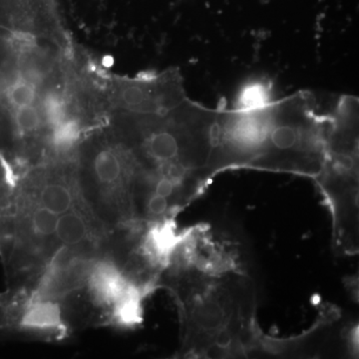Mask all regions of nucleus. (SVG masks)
Instances as JSON below:
<instances>
[{"instance_id": "f03ea898", "label": "nucleus", "mask_w": 359, "mask_h": 359, "mask_svg": "<svg viewBox=\"0 0 359 359\" xmlns=\"http://www.w3.org/2000/svg\"><path fill=\"white\" fill-rule=\"evenodd\" d=\"M73 159L82 202L106 231L141 222L134 157L107 120L84 137Z\"/></svg>"}, {"instance_id": "7ed1b4c3", "label": "nucleus", "mask_w": 359, "mask_h": 359, "mask_svg": "<svg viewBox=\"0 0 359 359\" xmlns=\"http://www.w3.org/2000/svg\"><path fill=\"white\" fill-rule=\"evenodd\" d=\"M327 127V114L318 112L311 92L273 100L263 144L250 169L316 178L325 157Z\"/></svg>"}, {"instance_id": "39448f33", "label": "nucleus", "mask_w": 359, "mask_h": 359, "mask_svg": "<svg viewBox=\"0 0 359 359\" xmlns=\"http://www.w3.org/2000/svg\"><path fill=\"white\" fill-rule=\"evenodd\" d=\"M66 332L65 318L60 302L28 295L20 321L18 332L61 334Z\"/></svg>"}, {"instance_id": "20e7f679", "label": "nucleus", "mask_w": 359, "mask_h": 359, "mask_svg": "<svg viewBox=\"0 0 359 359\" xmlns=\"http://www.w3.org/2000/svg\"><path fill=\"white\" fill-rule=\"evenodd\" d=\"M100 87L108 117L119 113L155 114L174 109L188 99L179 68L121 76L101 68Z\"/></svg>"}, {"instance_id": "423d86ee", "label": "nucleus", "mask_w": 359, "mask_h": 359, "mask_svg": "<svg viewBox=\"0 0 359 359\" xmlns=\"http://www.w3.org/2000/svg\"><path fill=\"white\" fill-rule=\"evenodd\" d=\"M15 186V174L6 161L0 156V216L11 205Z\"/></svg>"}, {"instance_id": "f257e3e1", "label": "nucleus", "mask_w": 359, "mask_h": 359, "mask_svg": "<svg viewBox=\"0 0 359 359\" xmlns=\"http://www.w3.org/2000/svg\"><path fill=\"white\" fill-rule=\"evenodd\" d=\"M100 69L79 46L65 51L0 30V156L18 177L73 158L108 119Z\"/></svg>"}]
</instances>
